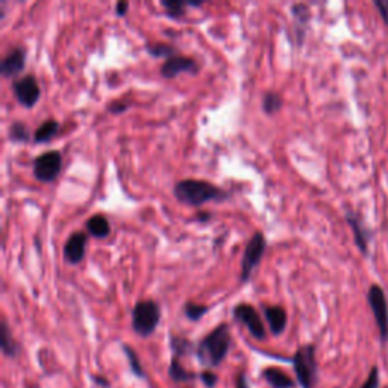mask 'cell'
Listing matches in <instances>:
<instances>
[{
  "mask_svg": "<svg viewBox=\"0 0 388 388\" xmlns=\"http://www.w3.org/2000/svg\"><path fill=\"white\" fill-rule=\"evenodd\" d=\"M178 202L189 207H202L208 202H224L229 199V193L208 181L182 179L173 189Z\"/></svg>",
  "mask_w": 388,
  "mask_h": 388,
  "instance_id": "6da1fadb",
  "label": "cell"
},
{
  "mask_svg": "<svg viewBox=\"0 0 388 388\" xmlns=\"http://www.w3.org/2000/svg\"><path fill=\"white\" fill-rule=\"evenodd\" d=\"M232 343L231 331L227 323H222L212 329L196 349L197 361L205 369L219 367L229 354Z\"/></svg>",
  "mask_w": 388,
  "mask_h": 388,
  "instance_id": "7a4b0ae2",
  "label": "cell"
},
{
  "mask_svg": "<svg viewBox=\"0 0 388 388\" xmlns=\"http://www.w3.org/2000/svg\"><path fill=\"white\" fill-rule=\"evenodd\" d=\"M161 322V307L152 299L139 300L132 309V329L136 335H152Z\"/></svg>",
  "mask_w": 388,
  "mask_h": 388,
  "instance_id": "3957f363",
  "label": "cell"
},
{
  "mask_svg": "<svg viewBox=\"0 0 388 388\" xmlns=\"http://www.w3.org/2000/svg\"><path fill=\"white\" fill-rule=\"evenodd\" d=\"M293 367L300 387L314 388L317 382V359L314 344H305L297 349V352L293 357Z\"/></svg>",
  "mask_w": 388,
  "mask_h": 388,
  "instance_id": "277c9868",
  "label": "cell"
},
{
  "mask_svg": "<svg viewBox=\"0 0 388 388\" xmlns=\"http://www.w3.org/2000/svg\"><path fill=\"white\" fill-rule=\"evenodd\" d=\"M267 247L266 237L262 232H255L252 235V239L249 240V243L244 247V254L242 259V273H240V281L247 282L252 277L254 270L258 267L261 262L262 257H264Z\"/></svg>",
  "mask_w": 388,
  "mask_h": 388,
  "instance_id": "5b68a950",
  "label": "cell"
},
{
  "mask_svg": "<svg viewBox=\"0 0 388 388\" xmlns=\"http://www.w3.org/2000/svg\"><path fill=\"white\" fill-rule=\"evenodd\" d=\"M367 304L373 312L374 322L378 324L381 340L388 342V302L382 287L378 284L370 285L367 292Z\"/></svg>",
  "mask_w": 388,
  "mask_h": 388,
  "instance_id": "8992f818",
  "label": "cell"
},
{
  "mask_svg": "<svg viewBox=\"0 0 388 388\" xmlns=\"http://www.w3.org/2000/svg\"><path fill=\"white\" fill-rule=\"evenodd\" d=\"M34 176L43 184L54 182L62 169V156L58 150H49L34 159Z\"/></svg>",
  "mask_w": 388,
  "mask_h": 388,
  "instance_id": "52a82bcc",
  "label": "cell"
},
{
  "mask_svg": "<svg viewBox=\"0 0 388 388\" xmlns=\"http://www.w3.org/2000/svg\"><path fill=\"white\" fill-rule=\"evenodd\" d=\"M232 314L237 322L244 324L254 339H257V340L266 339L267 331L264 327V322H262L261 316L258 314V311L252 305H249V304L235 305L232 309Z\"/></svg>",
  "mask_w": 388,
  "mask_h": 388,
  "instance_id": "ba28073f",
  "label": "cell"
},
{
  "mask_svg": "<svg viewBox=\"0 0 388 388\" xmlns=\"http://www.w3.org/2000/svg\"><path fill=\"white\" fill-rule=\"evenodd\" d=\"M12 91H14L17 102L28 109L34 108L41 96L40 85L31 74L12 82Z\"/></svg>",
  "mask_w": 388,
  "mask_h": 388,
  "instance_id": "9c48e42d",
  "label": "cell"
},
{
  "mask_svg": "<svg viewBox=\"0 0 388 388\" xmlns=\"http://www.w3.org/2000/svg\"><path fill=\"white\" fill-rule=\"evenodd\" d=\"M199 70L197 62L189 56H181V55H174L169 59L164 61V64L161 66V76L166 79H173L178 78L182 73H190L196 74Z\"/></svg>",
  "mask_w": 388,
  "mask_h": 388,
  "instance_id": "30bf717a",
  "label": "cell"
},
{
  "mask_svg": "<svg viewBox=\"0 0 388 388\" xmlns=\"http://www.w3.org/2000/svg\"><path fill=\"white\" fill-rule=\"evenodd\" d=\"M89 237L85 232H74L69 237L64 246V259L71 266H78L85 258V249Z\"/></svg>",
  "mask_w": 388,
  "mask_h": 388,
  "instance_id": "8fae6325",
  "label": "cell"
},
{
  "mask_svg": "<svg viewBox=\"0 0 388 388\" xmlns=\"http://www.w3.org/2000/svg\"><path fill=\"white\" fill-rule=\"evenodd\" d=\"M346 222L349 223V227L352 228L354 232V239L357 247L361 250L362 255L369 254V243L372 239V232L364 224V222L361 220V217L354 211H347L346 212Z\"/></svg>",
  "mask_w": 388,
  "mask_h": 388,
  "instance_id": "7c38bea8",
  "label": "cell"
},
{
  "mask_svg": "<svg viewBox=\"0 0 388 388\" xmlns=\"http://www.w3.org/2000/svg\"><path fill=\"white\" fill-rule=\"evenodd\" d=\"M26 66V50L17 47L2 59V66H0V71L5 78H14L24 70Z\"/></svg>",
  "mask_w": 388,
  "mask_h": 388,
  "instance_id": "4fadbf2b",
  "label": "cell"
},
{
  "mask_svg": "<svg viewBox=\"0 0 388 388\" xmlns=\"http://www.w3.org/2000/svg\"><path fill=\"white\" fill-rule=\"evenodd\" d=\"M262 311H264V317L267 320V324L270 328V332L273 335H281L285 328H287V312L282 307H272V305H264L262 307Z\"/></svg>",
  "mask_w": 388,
  "mask_h": 388,
  "instance_id": "5bb4252c",
  "label": "cell"
},
{
  "mask_svg": "<svg viewBox=\"0 0 388 388\" xmlns=\"http://www.w3.org/2000/svg\"><path fill=\"white\" fill-rule=\"evenodd\" d=\"M262 377L272 388H293L294 381L284 370L278 367H269L262 372Z\"/></svg>",
  "mask_w": 388,
  "mask_h": 388,
  "instance_id": "9a60e30c",
  "label": "cell"
},
{
  "mask_svg": "<svg viewBox=\"0 0 388 388\" xmlns=\"http://www.w3.org/2000/svg\"><path fill=\"white\" fill-rule=\"evenodd\" d=\"M0 347H2L4 355L9 358H16L20 352V346L12 337L8 323L4 320L0 323Z\"/></svg>",
  "mask_w": 388,
  "mask_h": 388,
  "instance_id": "2e32d148",
  "label": "cell"
},
{
  "mask_svg": "<svg viewBox=\"0 0 388 388\" xmlns=\"http://www.w3.org/2000/svg\"><path fill=\"white\" fill-rule=\"evenodd\" d=\"M85 227H86V232H89L90 235H93L94 239H99V240L106 239V237L111 232L109 222L102 214L91 216L89 220H86Z\"/></svg>",
  "mask_w": 388,
  "mask_h": 388,
  "instance_id": "e0dca14e",
  "label": "cell"
},
{
  "mask_svg": "<svg viewBox=\"0 0 388 388\" xmlns=\"http://www.w3.org/2000/svg\"><path fill=\"white\" fill-rule=\"evenodd\" d=\"M59 131V123L54 119L46 120L40 124V128L34 132V143L36 144H44L50 140H54V136Z\"/></svg>",
  "mask_w": 388,
  "mask_h": 388,
  "instance_id": "ac0fdd59",
  "label": "cell"
},
{
  "mask_svg": "<svg viewBox=\"0 0 388 388\" xmlns=\"http://www.w3.org/2000/svg\"><path fill=\"white\" fill-rule=\"evenodd\" d=\"M169 377L171 378V381L179 384V382H189V381L196 379V373H191V372L186 370L179 362V358L171 357V362H170V367H169Z\"/></svg>",
  "mask_w": 388,
  "mask_h": 388,
  "instance_id": "d6986e66",
  "label": "cell"
},
{
  "mask_svg": "<svg viewBox=\"0 0 388 388\" xmlns=\"http://www.w3.org/2000/svg\"><path fill=\"white\" fill-rule=\"evenodd\" d=\"M9 140L14 143H28L31 139L29 128L23 121H14L9 126Z\"/></svg>",
  "mask_w": 388,
  "mask_h": 388,
  "instance_id": "ffe728a7",
  "label": "cell"
},
{
  "mask_svg": "<svg viewBox=\"0 0 388 388\" xmlns=\"http://www.w3.org/2000/svg\"><path fill=\"white\" fill-rule=\"evenodd\" d=\"M161 6L166 9V14L170 19L178 20L185 14V9L189 8V2H181V0H161Z\"/></svg>",
  "mask_w": 388,
  "mask_h": 388,
  "instance_id": "44dd1931",
  "label": "cell"
},
{
  "mask_svg": "<svg viewBox=\"0 0 388 388\" xmlns=\"http://www.w3.org/2000/svg\"><path fill=\"white\" fill-rule=\"evenodd\" d=\"M282 108V97L274 93V91H267L264 94V97H262V109H264L266 114L272 116V114H277V112H279Z\"/></svg>",
  "mask_w": 388,
  "mask_h": 388,
  "instance_id": "7402d4cb",
  "label": "cell"
},
{
  "mask_svg": "<svg viewBox=\"0 0 388 388\" xmlns=\"http://www.w3.org/2000/svg\"><path fill=\"white\" fill-rule=\"evenodd\" d=\"M170 347H171V354L174 358H179V357H184L190 352V350H193V343L190 340L186 339H182V337H176V335H171L170 337Z\"/></svg>",
  "mask_w": 388,
  "mask_h": 388,
  "instance_id": "603a6c76",
  "label": "cell"
},
{
  "mask_svg": "<svg viewBox=\"0 0 388 388\" xmlns=\"http://www.w3.org/2000/svg\"><path fill=\"white\" fill-rule=\"evenodd\" d=\"M123 350H124V355L128 357L131 370H132V373L135 374V377L146 378V373H144V370H143V366H141V362H140V358H139V355H136L135 350H134L131 346H128V344H123Z\"/></svg>",
  "mask_w": 388,
  "mask_h": 388,
  "instance_id": "cb8c5ba5",
  "label": "cell"
},
{
  "mask_svg": "<svg viewBox=\"0 0 388 388\" xmlns=\"http://www.w3.org/2000/svg\"><path fill=\"white\" fill-rule=\"evenodd\" d=\"M146 50L149 52L150 56L154 58H164V59H169L171 56L176 55V50H174L171 46L169 44H162V43H158V44H147L146 46Z\"/></svg>",
  "mask_w": 388,
  "mask_h": 388,
  "instance_id": "d4e9b609",
  "label": "cell"
},
{
  "mask_svg": "<svg viewBox=\"0 0 388 388\" xmlns=\"http://www.w3.org/2000/svg\"><path fill=\"white\" fill-rule=\"evenodd\" d=\"M208 311H209V308L207 305H199L194 302H186L184 305V314L186 319L191 320V322H199L207 314Z\"/></svg>",
  "mask_w": 388,
  "mask_h": 388,
  "instance_id": "484cf974",
  "label": "cell"
},
{
  "mask_svg": "<svg viewBox=\"0 0 388 388\" xmlns=\"http://www.w3.org/2000/svg\"><path fill=\"white\" fill-rule=\"evenodd\" d=\"M131 106L129 100H123V99H117L112 100V102L108 105V111L111 114H121V112H126Z\"/></svg>",
  "mask_w": 388,
  "mask_h": 388,
  "instance_id": "4316f807",
  "label": "cell"
},
{
  "mask_svg": "<svg viewBox=\"0 0 388 388\" xmlns=\"http://www.w3.org/2000/svg\"><path fill=\"white\" fill-rule=\"evenodd\" d=\"M200 379H202V382L207 388H214L219 382V377L211 370H204L202 373H200Z\"/></svg>",
  "mask_w": 388,
  "mask_h": 388,
  "instance_id": "83f0119b",
  "label": "cell"
},
{
  "mask_svg": "<svg viewBox=\"0 0 388 388\" xmlns=\"http://www.w3.org/2000/svg\"><path fill=\"white\" fill-rule=\"evenodd\" d=\"M379 385V372L378 367H373L369 373L366 382L361 385V388H378Z\"/></svg>",
  "mask_w": 388,
  "mask_h": 388,
  "instance_id": "f1b7e54d",
  "label": "cell"
},
{
  "mask_svg": "<svg viewBox=\"0 0 388 388\" xmlns=\"http://www.w3.org/2000/svg\"><path fill=\"white\" fill-rule=\"evenodd\" d=\"M373 5L377 6L384 23L388 26V0H373Z\"/></svg>",
  "mask_w": 388,
  "mask_h": 388,
  "instance_id": "f546056e",
  "label": "cell"
},
{
  "mask_svg": "<svg viewBox=\"0 0 388 388\" xmlns=\"http://www.w3.org/2000/svg\"><path fill=\"white\" fill-rule=\"evenodd\" d=\"M128 9H129V4L128 2H117V5H116V14L119 17L126 16Z\"/></svg>",
  "mask_w": 388,
  "mask_h": 388,
  "instance_id": "4dcf8cb0",
  "label": "cell"
},
{
  "mask_svg": "<svg viewBox=\"0 0 388 388\" xmlns=\"http://www.w3.org/2000/svg\"><path fill=\"white\" fill-rule=\"evenodd\" d=\"M237 388H249L247 377H246L244 372H240L239 377H237Z\"/></svg>",
  "mask_w": 388,
  "mask_h": 388,
  "instance_id": "1f68e13d",
  "label": "cell"
},
{
  "mask_svg": "<svg viewBox=\"0 0 388 388\" xmlns=\"http://www.w3.org/2000/svg\"><path fill=\"white\" fill-rule=\"evenodd\" d=\"M209 217H211L209 212H199V214L196 216V219H197L199 222H208Z\"/></svg>",
  "mask_w": 388,
  "mask_h": 388,
  "instance_id": "d6a6232c",
  "label": "cell"
},
{
  "mask_svg": "<svg viewBox=\"0 0 388 388\" xmlns=\"http://www.w3.org/2000/svg\"><path fill=\"white\" fill-rule=\"evenodd\" d=\"M96 381H99L97 384H100V385H104V387H109V384H108V381H106V379H102V378H96Z\"/></svg>",
  "mask_w": 388,
  "mask_h": 388,
  "instance_id": "836d02e7",
  "label": "cell"
}]
</instances>
